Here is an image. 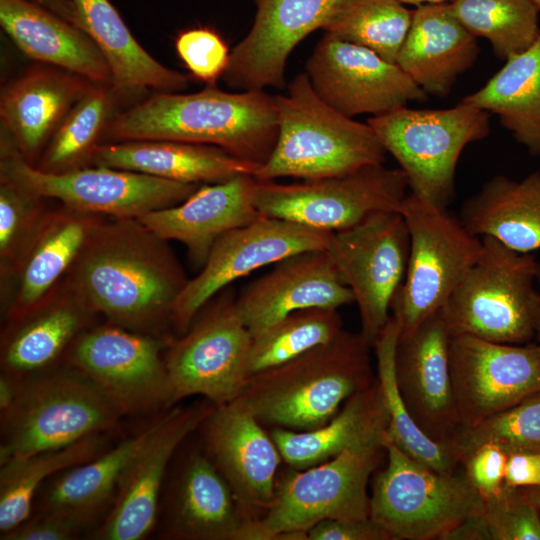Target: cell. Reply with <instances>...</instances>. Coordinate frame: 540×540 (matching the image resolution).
Returning a JSON list of instances; mask_svg holds the SVG:
<instances>
[{
    "instance_id": "obj_1",
    "label": "cell",
    "mask_w": 540,
    "mask_h": 540,
    "mask_svg": "<svg viewBox=\"0 0 540 540\" xmlns=\"http://www.w3.org/2000/svg\"><path fill=\"white\" fill-rule=\"evenodd\" d=\"M188 278L165 240L137 218L107 217L65 282L86 307L123 328L172 337L174 304Z\"/></svg>"
},
{
    "instance_id": "obj_47",
    "label": "cell",
    "mask_w": 540,
    "mask_h": 540,
    "mask_svg": "<svg viewBox=\"0 0 540 540\" xmlns=\"http://www.w3.org/2000/svg\"><path fill=\"white\" fill-rule=\"evenodd\" d=\"M507 453L494 444H484L461 463L471 486L483 499L497 493L504 484Z\"/></svg>"
},
{
    "instance_id": "obj_46",
    "label": "cell",
    "mask_w": 540,
    "mask_h": 540,
    "mask_svg": "<svg viewBox=\"0 0 540 540\" xmlns=\"http://www.w3.org/2000/svg\"><path fill=\"white\" fill-rule=\"evenodd\" d=\"M177 55L195 79L216 85L225 73L231 51L214 29L194 27L181 31L175 39Z\"/></svg>"
},
{
    "instance_id": "obj_4",
    "label": "cell",
    "mask_w": 540,
    "mask_h": 540,
    "mask_svg": "<svg viewBox=\"0 0 540 540\" xmlns=\"http://www.w3.org/2000/svg\"><path fill=\"white\" fill-rule=\"evenodd\" d=\"M278 136L269 159L256 171L260 181L317 179L383 164L386 150L368 123L353 120L324 102L306 73L276 95Z\"/></svg>"
},
{
    "instance_id": "obj_25",
    "label": "cell",
    "mask_w": 540,
    "mask_h": 540,
    "mask_svg": "<svg viewBox=\"0 0 540 540\" xmlns=\"http://www.w3.org/2000/svg\"><path fill=\"white\" fill-rule=\"evenodd\" d=\"M354 303L327 251L309 250L276 263L235 298L237 311L252 336L287 314L311 307Z\"/></svg>"
},
{
    "instance_id": "obj_28",
    "label": "cell",
    "mask_w": 540,
    "mask_h": 540,
    "mask_svg": "<svg viewBox=\"0 0 540 540\" xmlns=\"http://www.w3.org/2000/svg\"><path fill=\"white\" fill-rule=\"evenodd\" d=\"M97 317L64 280L41 304L4 324L1 372L21 379L61 365L71 345L96 324Z\"/></svg>"
},
{
    "instance_id": "obj_50",
    "label": "cell",
    "mask_w": 540,
    "mask_h": 540,
    "mask_svg": "<svg viewBox=\"0 0 540 540\" xmlns=\"http://www.w3.org/2000/svg\"><path fill=\"white\" fill-rule=\"evenodd\" d=\"M504 483L520 488L540 486V453L530 451L508 453Z\"/></svg>"
},
{
    "instance_id": "obj_30",
    "label": "cell",
    "mask_w": 540,
    "mask_h": 540,
    "mask_svg": "<svg viewBox=\"0 0 540 540\" xmlns=\"http://www.w3.org/2000/svg\"><path fill=\"white\" fill-rule=\"evenodd\" d=\"M0 24L16 47L40 64L112 84L110 67L94 41L56 13L28 0H0Z\"/></svg>"
},
{
    "instance_id": "obj_21",
    "label": "cell",
    "mask_w": 540,
    "mask_h": 540,
    "mask_svg": "<svg viewBox=\"0 0 540 540\" xmlns=\"http://www.w3.org/2000/svg\"><path fill=\"white\" fill-rule=\"evenodd\" d=\"M254 23L232 50L222 80L239 91L283 88L288 57L323 28L339 0H253Z\"/></svg>"
},
{
    "instance_id": "obj_17",
    "label": "cell",
    "mask_w": 540,
    "mask_h": 540,
    "mask_svg": "<svg viewBox=\"0 0 540 540\" xmlns=\"http://www.w3.org/2000/svg\"><path fill=\"white\" fill-rule=\"evenodd\" d=\"M450 374L458 426H471L540 391L537 343L451 336Z\"/></svg>"
},
{
    "instance_id": "obj_58",
    "label": "cell",
    "mask_w": 540,
    "mask_h": 540,
    "mask_svg": "<svg viewBox=\"0 0 540 540\" xmlns=\"http://www.w3.org/2000/svg\"><path fill=\"white\" fill-rule=\"evenodd\" d=\"M537 6L538 8L540 9V0H532Z\"/></svg>"
},
{
    "instance_id": "obj_35",
    "label": "cell",
    "mask_w": 540,
    "mask_h": 540,
    "mask_svg": "<svg viewBox=\"0 0 540 540\" xmlns=\"http://www.w3.org/2000/svg\"><path fill=\"white\" fill-rule=\"evenodd\" d=\"M459 218L475 236L522 253L540 249V171L521 180L490 178L462 204Z\"/></svg>"
},
{
    "instance_id": "obj_26",
    "label": "cell",
    "mask_w": 540,
    "mask_h": 540,
    "mask_svg": "<svg viewBox=\"0 0 540 540\" xmlns=\"http://www.w3.org/2000/svg\"><path fill=\"white\" fill-rule=\"evenodd\" d=\"M92 83L45 64L26 69L1 89V138L35 165L64 117Z\"/></svg>"
},
{
    "instance_id": "obj_9",
    "label": "cell",
    "mask_w": 540,
    "mask_h": 540,
    "mask_svg": "<svg viewBox=\"0 0 540 540\" xmlns=\"http://www.w3.org/2000/svg\"><path fill=\"white\" fill-rule=\"evenodd\" d=\"M400 212L410 244L405 277L392 301L391 312L402 337L443 308L478 260L483 244L447 208L411 192Z\"/></svg>"
},
{
    "instance_id": "obj_45",
    "label": "cell",
    "mask_w": 540,
    "mask_h": 540,
    "mask_svg": "<svg viewBox=\"0 0 540 540\" xmlns=\"http://www.w3.org/2000/svg\"><path fill=\"white\" fill-rule=\"evenodd\" d=\"M492 540H540V517L523 488L508 486L484 499Z\"/></svg>"
},
{
    "instance_id": "obj_33",
    "label": "cell",
    "mask_w": 540,
    "mask_h": 540,
    "mask_svg": "<svg viewBox=\"0 0 540 540\" xmlns=\"http://www.w3.org/2000/svg\"><path fill=\"white\" fill-rule=\"evenodd\" d=\"M389 414L377 377L366 388L349 397L324 425L306 431L270 429L283 462L305 469L357 445L385 435Z\"/></svg>"
},
{
    "instance_id": "obj_12",
    "label": "cell",
    "mask_w": 540,
    "mask_h": 540,
    "mask_svg": "<svg viewBox=\"0 0 540 540\" xmlns=\"http://www.w3.org/2000/svg\"><path fill=\"white\" fill-rule=\"evenodd\" d=\"M0 179L34 195L113 218H139L177 205L201 186L105 166L46 173L28 163L1 137Z\"/></svg>"
},
{
    "instance_id": "obj_54",
    "label": "cell",
    "mask_w": 540,
    "mask_h": 540,
    "mask_svg": "<svg viewBox=\"0 0 540 540\" xmlns=\"http://www.w3.org/2000/svg\"><path fill=\"white\" fill-rule=\"evenodd\" d=\"M523 489L536 507L540 517V486L524 487Z\"/></svg>"
},
{
    "instance_id": "obj_6",
    "label": "cell",
    "mask_w": 540,
    "mask_h": 540,
    "mask_svg": "<svg viewBox=\"0 0 540 540\" xmlns=\"http://www.w3.org/2000/svg\"><path fill=\"white\" fill-rule=\"evenodd\" d=\"M122 417L90 380L64 363L21 378L14 401L0 412V465L110 433Z\"/></svg>"
},
{
    "instance_id": "obj_37",
    "label": "cell",
    "mask_w": 540,
    "mask_h": 540,
    "mask_svg": "<svg viewBox=\"0 0 540 540\" xmlns=\"http://www.w3.org/2000/svg\"><path fill=\"white\" fill-rule=\"evenodd\" d=\"M121 96L112 84L92 83L64 117L34 165L53 174L92 166L96 148Z\"/></svg>"
},
{
    "instance_id": "obj_48",
    "label": "cell",
    "mask_w": 540,
    "mask_h": 540,
    "mask_svg": "<svg viewBox=\"0 0 540 540\" xmlns=\"http://www.w3.org/2000/svg\"><path fill=\"white\" fill-rule=\"evenodd\" d=\"M86 529L60 515L39 512L13 529L2 533L3 540H70L80 536Z\"/></svg>"
},
{
    "instance_id": "obj_18",
    "label": "cell",
    "mask_w": 540,
    "mask_h": 540,
    "mask_svg": "<svg viewBox=\"0 0 540 540\" xmlns=\"http://www.w3.org/2000/svg\"><path fill=\"white\" fill-rule=\"evenodd\" d=\"M305 73L318 96L350 118L384 114L428 98L396 63L326 32L309 56Z\"/></svg>"
},
{
    "instance_id": "obj_52",
    "label": "cell",
    "mask_w": 540,
    "mask_h": 540,
    "mask_svg": "<svg viewBox=\"0 0 540 540\" xmlns=\"http://www.w3.org/2000/svg\"><path fill=\"white\" fill-rule=\"evenodd\" d=\"M38 4L79 27L78 16L72 0H28ZM80 28V27H79Z\"/></svg>"
},
{
    "instance_id": "obj_55",
    "label": "cell",
    "mask_w": 540,
    "mask_h": 540,
    "mask_svg": "<svg viewBox=\"0 0 540 540\" xmlns=\"http://www.w3.org/2000/svg\"><path fill=\"white\" fill-rule=\"evenodd\" d=\"M534 338L536 339V343L540 348V298H539V303H538L536 317H535Z\"/></svg>"
},
{
    "instance_id": "obj_15",
    "label": "cell",
    "mask_w": 540,
    "mask_h": 540,
    "mask_svg": "<svg viewBox=\"0 0 540 540\" xmlns=\"http://www.w3.org/2000/svg\"><path fill=\"white\" fill-rule=\"evenodd\" d=\"M409 232L400 211H381L331 232L326 251L357 304L362 336L373 346L403 283Z\"/></svg>"
},
{
    "instance_id": "obj_3",
    "label": "cell",
    "mask_w": 540,
    "mask_h": 540,
    "mask_svg": "<svg viewBox=\"0 0 540 540\" xmlns=\"http://www.w3.org/2000/svg\"><path fill=\"white\" fill-rule=\"evenodd\" d=\"M371 349L360 332L343 330L325 344L249 376L237 399L270 429L318 428L373 382Z\"/></svg>"
},
{
    "instance_id": "obj_42",
    "label": "cell",
    "mask_w": 540,
    "mask_h": 540,
    "mask_svg": "<svg viewBox=\"0 0 540 540\" xmlns=\"http://www.w3.org/2000/svg\"><path fill=\"white\" fill-rule=\"evenodd\" d=\"M450 7L476 38L488 40L506 60L526 50L540 34V9L532 0H451Z\"/></svg>"
},
{
    "instance_id": "obj_31",
    "label": "cell",
    "mask_w": 540,
    "mask_h": 540,
    "mask_svg": "<svg viewBox=\"0 0 540 540\" xmlns=\"http://www.w3.org/2000/svg\"><path fill=\"white\" fill-rule=\"evenodd\" d=\"M92 166L199 185L254 176L260 167L215 146L173 140L102 143L94 152Z\"/></svg>"
},
{
    "instance_id": "obj_32",
    "label": "cell",
    "mask_w": 540,
    "mask_h": 540,
    "mask_svg": "<svg viewBox=\"0 0 540 540\" xmlns=\"http://www.w3.org/2000/svg\"><path fill=\"white\" fill-rule=\"evenodd\" d=\"M72 2L79 27L104 55L112 73V86L122 99L149 89L180 92L188 88L190 76L166 67L151 56L109 0Z\"/></svg>"
},
{
    "instance_id": "obj_41",
    "label": "cell",
    "mask_w": 540,
    "mask_h": 540,
    "mask_svg": "<svg viewBox=\"0 0 540 540\" xmlns=\"http://www.w3.org/2000/svg\"><path fill=\"white\" fill-rule=\"evenodd\" d=\"M412 14L398 0H339L322 29L396 63Z\"/></svg>"
},
{
    "instance_id": "obj_29",
    "label": "cell",
    "mask_w": 540,
    "mask_h": 540,
    "mask_svg": "<svg viewBox=\"0 0 540 540\" xmlns=\"http://www.w3.org/2000/svg\"><path fill=\"white\" fill-rule=\"evenodd\" d=\"M476 37L454 15L449 2L418 6L396 64L427 94L447 96L479 55Z\"/></svg>"
},
{
    "instance_id": "obj_34",
    "label": "cell",
    "mask_w": 540,
    "mask_h": 540,
    "mask_svg": "<svg viewBox=\"0 0 540 540\" xmlns=\"http://www.w3.org/2000/svg\"><path fill=\"white\" fill-rule=\"evenodd\" d=\"M158 419L97 457L60 473L45 492L41 512L63 516L85 529L100 517L105 518L126 469L154 431Z\"/></svg>"
},
{
    "instance_id": "obj_14",
    "label": "cell",
    "mask_w": 540,
    "mask_h": 540,
    "mask_svg": "<svg viewBox=\"0 0 540 540\" xmlns=\"http://www.w3.org/2000/svg\"><path fill=\"white\" fill-rule=\"evenodd\" d=\"M235 298L227 292L211 300L167 347L164 358L175 402L198 395L221 405L240 396L248 379L252 335Z\"/></svg>"
},
{
    "instance_id": "obj_49",
    "label": "cell",
    "mask_w": 540,
    "mask_h": 540,
    "mask_svg": "<svg viewBox=\"0 0 540 540\" xmlns=\"http://www.w3.org/2000/svg\"><path fill=\"white\" fill-rule=\"evenodd\" d=\"M307 540H392V537L371 518L359 521L327 519L307 532Z\"/></svg>"
},
{
    "instance_id": "obj_22",
    "label": "cell",
    "mask_w": 540,
    "mask_h": 540,
    "mask_svg": "<svg viewBox=\"0 0 540 540\" xmlns=\"http://www.w3.org/2000/svg\"><path fill=\"white\" fill-rule=\"evenodd\" d=\"M107 217L61 203L50 207L13 276L1 287L4 324L30 312L59 287Z\"/></svg>"
},
{
    "instance_id": "obj_43",
    "label": "cell",
    "mask_w": 540,
    "mask_h": 540,
    "mask_svg": "<svg viewBox=\"0 0 540 540\" xmlns=\"http://www.w3.org/2000/svg\"><path fill=\"white\" fill-rule=\"evenodd\" d=\"M484 444L507 454L540 453V391L471 426H458L449 445L460 462Z\"/></svg>"
},
{
    "instance_id": "obj_24",
    "label": "cell",
    "mask_w": 540,
    "mask_h": 540,
    "mask_svg": "<svg viewBox=\"0 0 540 540\" xmlns=\"http://www.w3.org/2000/svg\"><path fill=\"white\" fill-rule=\"evenodd\" d=\"M164 535L180 540H240L253 520L201 443L178 460L163 506Z\"/></svg>"
},
{
    "instance_id": "obj_56",
    "label": "cell",
    "mask_w": 540,
    "mask_h": 540,
    "mask_svg": "<svg viewBox=\"0 0 540 540\" xmlns=\"http://www.w3.org/2000/svg\"><path fill=\"white\" fill-rule=\"evenodd\" d=\"M398 1L405 5L409 4V5H415L417 7L421 5H425V4L448 2V0H398Z\"/></svg>"
},
{
    "instance_id": "obj_44",
    "label": "cell",
    "mask_w": 540,
    "mask_h": 540,
    "mask_svg": "<svg viewBox=\"0 0 540 540\" xmlns=\"http://www.w3.org/2000/svg\"><path fill=\"white\" fill-rule=\"evenodd\" d=\"M49 199L0 179V281L13 276L25 250L50 209Z\"/></svg>"
},
{
    "instance_id": "obj_36",
    "label": "cell",
    "mask_w": 540,
    "mask_h": 540,
    "mask_svg": "<svg viewBox=\"0 0 540 540\" xmlns=\"http://www.w3.org/2000/svg\"><path fill=\"white\" fill-rule=\"evenodd\" d=\"M461 101L496 114L533 156H540V34L480 89Z\"/></svg>"
},
{
    "instance_id": "obj_2",
    "label": "cell",
    "mask_w": 540,
    "mask_h": 540,
    "mask_svg": "<svg viewBox=\"0 0 540 540\" xmlns=\"http://www.w3.org/2000/svg\"><path fill=\"white\" fill-rule=\"evenodd\" d=\"M278 136L275 96L264 90L156 92L109 122L103 143L173 140L211 145L261 166Z\"/></svg>"
},
{
    "instance_id": "obj_53",
    "label": "cell",
    "mask_w": 540,
    "mask_h": 540,
    "mask_svg": "<svg viewBox=\"0 0 540 540\" xmlns=\"http://www.w3.org/2000/svg\"><path fill=\"white\" fill-rule=\"evenodd\" d=\"M20 385V379L1 372L0 375V412L6 410L14 401Z\"/></svg>"
},
{
    "instance_id": "obj_7",
    "label": "cell",
    "mask_w": 540,
    "mask_h": 540,
    "mask_svg": "<svg viewBox=\"0 0 540 540\" xmlns=\"http://www.w3.org/2000/svg\"><path fill=\"white\" fill-rule=\"evenodd\" d=\"M440 310L451 336L525 344L534 338L538 262L491 237Z\"/></svg>"
},
{
    "instance_id": "obj_51",
    "label": "cell",
    "mask_w": 540,
    "mask_h": 540,
    "mask_svg": "<svg viewBox=\"0 0 540 540\" xmlns=\"http://www.w3.org/2000/svg\"><path fill=\"white\" fill-rule=\"evenodd\" d=\"M439 540H492V536L482 513L464 519Z\"/></svg>"
},
{
    "instance_id": "obj_16",
    "label": "cell",
    "mask_w": 540,
    "mask_h": 540,
    "mask_svg": "<svg viewBox=\"0 0 540 540\" xmlns=\"http://www.w3.org/2000/svg\"><path fill=\"white\" fill-rule=\"evenodd\" d=\"M330 233L265 216L227 232L179 294L172 312L173 330L184 334L200 311L233 281L297 253L326 249Z\"/></svg>"
},
{
    "instance_id": "obj_23",
    "label": "cell",
    "mask_w": 540,
    "mask_h": 540,
    "mask_svg": "<svg viewBox=\"0 0 540 540\" xmlns=\"http://www.w3.org/2000/svg\"><path fill=\"white\" fill-rule=\"evenodd\" d=\"M451 334L441 311L399 337L397 386L405 407L432 440L448 444L458 427L450 374Z\"/></svg>"
},
{
    "instance_id": "obj_11",
    "label": "cell",
    "mask_w": 540,
    "mask_h": 540,
    "mask_svg": "<svg viewBox=\"0 0 540 540\" xmlns=\"http://www.w3.org/2000/svg\"><path fill=\"white\" fill-rule=\"evenodd\" d=\"M174 338L105 321L85 330L63 363L90 380L122 416L166 411L176 403L164 358Z\"/></svg>"
},
{
    "instance_id": "obj_10",
    "label": "cell",
    "mask_w": 540,
    "mask_h": 540,
    "mask_svg": "<svg viewBox=\"0 0 540 540\" xmlns=\"http://www.w3.org/2000/svg\"><path fill=\"white\" fill-rule=\"evenodd\" d=\"M386 459L372 482L370 518L392 540H439L464 519L483 513L484 499L463 469H431L404 453L389 435Z\"/></svg>"
},
{
    "instance_id": "obj_40",
    "label": "cell",
    "mask_w": 540,
    "mask_h": 540,
    "mask_svg": "<svg viewBox=\"0 0 540 540\" xmlns=\"http://www.w3.org/2000/svg\"><path fill=\"white\" fill-rule=\"evenodd\" d=\"M343 330L338 309L311 307L291 312L252 336L248 377L325 344Z\"/></svg>"
},
{
    "instance_id": "obj_27",
    "label": "cell",
    "mask_w": 540,
    "mask_h": 540,
    "mask_svg": "<svg viewBox=\"0 0 540 540\" xmlns=\"http://www.w3.org/2000/svg\"><path fill=\"white\" fill-rule=\"evenodd\" d=\"M256 183L252 175H239L204 184L183 202L137 219L161 238L182 243L202 267L221 236L263 216L254 203Z\"/></svg>"
},
{
    "instance_id": "obj_39",
    "label": "cell",
    "mask_w": 540,
    "mask_h": 540,
    "mask_svg": "<svg viewBox=\"0 0 540 540\" xmlns=\"http://www.w3.org/2000/svg\"><path fill=\"white\" fill-rule=\"evenodd\" d=\"M399 335V325L391 315L372 346L376 357V377L389 414V438L417 462L440 472H455L461 464L450 445L429 438L413 420L402 400L395 373Z\"/></svg>"
},
{
    "instance_id": "obj_38",
    "label": "cell",
    "mask_w": 540,
    "mask_h": 540,
    "mask_svg": "<svg viewBox=\"0 0 540 540\" xmlns=\"http://www.w3.org/2000/svg\"><path fill=\"white\" fill-rule=\"evenodd\" d=\"M108 440L107 433L95 434L63 448L12 458L1 464V534L30 517L36 491L45 479L97 457L108 449Z\"/></svg>"
},
{
    "instance_id": "obj_5",
    "label": "cell",
    "mask_w": 540,
    "mask_h": 540,
    "mask_svg": "<svg viewBox=\"0 0 540 540\" xmlns=\"http://www.w3.org/2000/svg\"><path fill=\"white\" fill-rule=\"evenodd\" d=\"M388 432L323 463L279 471L273 501L251 520L240 540H307L327 519L370 518L368 483L386 457Z\"/></svg>"
},
{
    "instance_id": "obj_20",
    "label": "cell",
    "mask_w": 540,
    "mask_h": 540,
    "mask_svg": "<svg viewBox=\"0 0 540 540\" xmlns=\"http://www.w3.org/2000/svg\"><path fill=\"white\" fill-rule=\"evenodd\" d=\"M201 445L254 519L270 506L283 462L270 432L239 400L216 405L199 426Z\"/></svg>"
},
{
    "instance_id": "obj_19",
    "label": "cell",
    "mask_w": 540,
    "mask_h": 540,
    "mask_svg": "<svg viewBox=\"0 0 540 540\" xmlns=\"http://www.w3.org/2000/svg\"><path fill=\"white\" fill-rule=\"evenodd\" d=\"M215 406L204 398L186 407H172L159 417L154 431L126 469L114 503L92 533L93 538L141 540L153 531L172 458Z\"/></svg>"
},
{
    "instance_id": "obj_13",
    "label": "cell",
    "mask_w": 540,
    "mask_h": 540,
    "mask_svg": "<svg viewBox=\"0 0 540 540\" xmlns=\"http://www.w3.org/2000/svg\"><path fill=\"white\" fill-rule=\"evenodd\" d=\"M408 188L400 168L372 164L341 175L288 184L257 180L254 203L265 217L335 232L377 212L400 211Z\"/></svg>"
},
{
    "instance_id": "obj_8",
    "label": "cell",
    "mask_w": 540,
    "mask_h": 540,
    "mask_svg": "<svg viewBox=\"0 0 540 540\" xmlns=\"http://www.w3.org/2000/svg\"><path fill=\"white\" fill-rule=\"evenodd\" d=\"M367 123L405 173L410 192L443 208L454 199L464 148L490 132L489 113L463 101L448 109L403 106Z\"/></svg>"
},
{
    "instance_id": "obj_57",
    "label": "cell",
    "mask_w": 540,
    "mask_h": 540,
    "mask_svg": "<svg viewBox=\"0 0 540 540\" xmlns=\"http://www.w3.org/2000/svg\"><path fill=\"white\" fill-rule=\"evenodd\" d=\"M536 281L540 284V263L537 264Z\"/></svg>"
}]
</instances>
